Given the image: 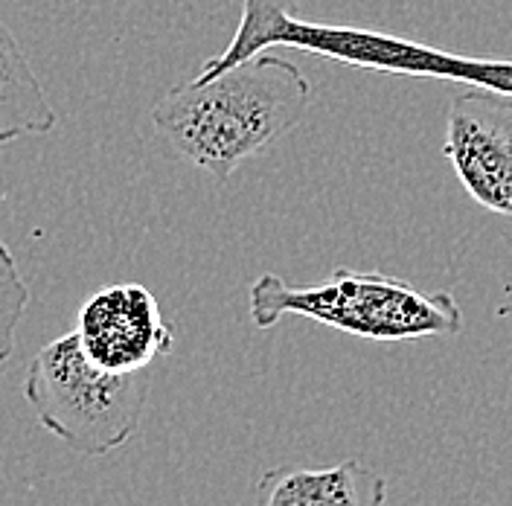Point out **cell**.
Returning a JSON list of instances; mask_svg holds the SVG:
<instances>
[{
	"instance_id": "8992f818",
	"label": "cell",
	"mask_w": 512,
	"mask_h": 506,
	"mask_svg": "<svg viewBox=\"0 0 512 506\" xmlns=\"http://www.w3.org/2000/svg\"><path fill=\"white\" fill-rule=\"evenodd\" d=\"M73 332L82 352L108 373H143L175 344V326L160 312L158 297L137 283L94 291Z\"/></svg>"
},
{
	"instance_id": "ba28073f",
	"label": "cell",
	"mask_w": 512,
	"mask_h": 506,
	"mask_svg": "<svg viewBox=\"0 0 512 506\" xmlns=\"http://www.w3.org/2000/svg\"><path fill=\"white\" fill-rule=\"evenodd\" d=\"M59 123L27 53L0 18V146L50 134Z\"/></svg>"
},
{
	"instance_id": "7a4b0ae2",
	"label": "cell",
	"mask_w": 512,
	"mask_h": 506,
	"mask_svg": "<svg viewBox=\"0 0 512 506\" xmlns=\"http://www.w3.org/2000/svg\"><path fill=\"white\" fill-rule=\"evenodd\" d=\"M271 47H294V50L315 53L320 59H332L361 70H376V73L463 82L469 88L512 94V62L454 56L446 50H434L396 35L306 21L300 15L297 0H245L239 27L233 32L230 44L204 64L198 76L222 73L227 67L254 59L256 53H265Z\"/></svg>"
},
{
	"instance_id": "9c48e42d",
	"label": "cell",
	"mask_w": 512,
	"mask_h": 506,
	"mask_svg": "<svg viewBox=\"0 0 512 506\" xmlns=\"http://www.w3.org/2000/svg\"><path fill=\"white\" fill-rule=\"evenodd\" d=\"M30 297V285L15 262V253L0 239V364H6L15 352L18 326L27 315Z\"/></svg>"
},
{
	"instance_id": "52a82bcc",
	"label": "cell",
	"mask_w": 512,
	"mask_h": 506,
	"mask_svg": "<svg viewBox=\"0 0 512 506\" xmlns=\"http://www.w3.org/2000/svg\"><path fill=\"white\" fill-rule=\"evenodd\" d=\"M387 480L361 460L338 466H277L256 483V506H384Z\"/></svg>"
},
{
	"instance_id": "6da1fadb",
	"label": "cell",
	"mask_w": 512,
	"mask_h": 506,
	"mask_svg": "<svg viewBox=\"0 0 512 506\" xmlns=\"http://www.w3.org/2000/svg\"><path fill=\"white\" fill-rule=\"evenodd\" d=\"M309 105L312 85L303 70L265 50L169 88L152 108V126L175 155L224 184L242 160L268 152L300 126Z\"/></svg>"
},
{
	"instance_id": "3957f363",
	"label": "cell",
	"mask_w": 512,
	"mask_h": 506,
	"mask_svg": "<svg viewBox=\"0 0 512 506\" xmlns=\"http://www.w3.org/2000/svg\"><path fill=\"white\" fill-rule=\"evenodd\" d=\"M248 309L256 329H274L286 315H297L364 341L454 338L463 332V312L448 291H422L384 271L335 268L312 285L262 274L248 291Z\"/></svg>"
},
{
	"instance_id": "5b68a950",
	"label": "cell",
	"mask_w": 512,
	"mask_h": 506,
	"mask_svg": "<svg viewBox=\"0 0 512 506\" xmlns=\"http://www.w3.org/2000/svg\"><path fill=\"white\" fill-rule=\"evenodd\" d=\"M443 152L472 201L512 219V94L469 88L457 96Z\"/></svg>"
},
{
	"instance_id": "277c9868",
	"label": "cell",
	"mask_w": 512,
	"mask_h": 506,
	"mask_svg": "<svg viewBox=\"0 0 512 506\" xmlns=\"http://www.w3.org/2000/svg\"><path fill=\"white\" fill-rule=\"evenodd\" d=\"M24 399L35 419L70 451L102 457L137 434L149 402V376L99 370L76 332L44 344L24 373Z\"/></svg>"
}]
</instances>
